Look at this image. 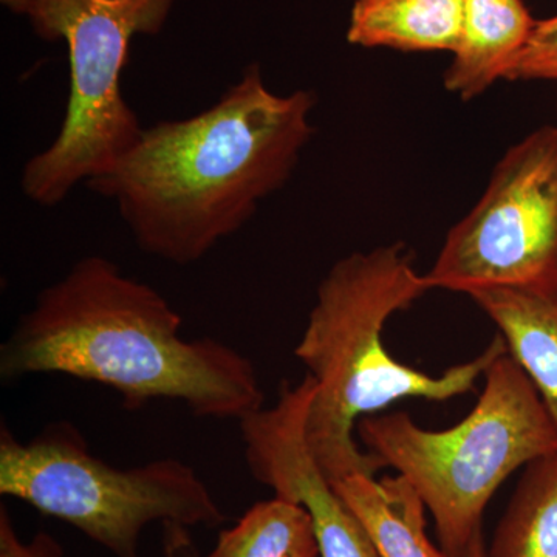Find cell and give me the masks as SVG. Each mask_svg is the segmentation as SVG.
Returning a JSON list of instances; mask_svg holds the SVG:
<instances>
[{
  "label": "cell",
  "mask_w": 557,
  "mask_h": 557,
  "mask_svg": "<svg viewBox=\"0 0 557 557\" xmlns=\"http://www.w3.org/2000/svg\"><path fill=\"white\" fill-rule=\"evenodd\" d=\"M486 557H557V449L527 465Z\"/></svg>",
  "instance_id": "obj_13"
},
{
  "label": "cell",
  "mask_w": 557,
  "mask_h": 557,
  "mask_svg": "<svg viewBox=\"0 0 557 557\" xmlns=\"http://www.w3.org/2000/svg\"><path fill=\"white\" fill-rule=\"evenodd\" d=\"M0 494L75 527L115 557H139L150 523L215 528L225 520L194 468L177 458L110 467L70 423L49 424L28 443L0 429Z\"/></svg>",
  "instance_id": "obj_6"
},
{
  "label": "cell",
  "mask_w": 557,
  "mask_h": 557,
  "mask_svg": "<svg viewBox=\"0 0 557 557\" xmlns=\"http://www.w3.org/2000/svg\"><path fill=\"white\" fill-rule=\"evenodd\" d=\"M62 547L47 531L32 539L20 536L9 509L0 508V557H62Z\"/></svg>",
  "instance_id": "obj_16"
},
{
  "label": "cell",
  "mask_w": 557,
  "mask_h": 557,
  "mask_svg": "<svg viewBox=\"0 0 557 557\" xmlns=\"http://www.w3.org/2000/svg\"><path fill=\"white\" fill-rule=\"evenodd\" d=\"M182 325L159 289L87 256L22 314L0 348V375L90 381L119 392L129 410L172 399L196 417L240 421L262 409L251 359L218 339H185Z\"/></svg>",
  "instance_id": "obj_2"
},
{
  "label": "cell",
  "mask_w": 557,
  "mask_h": 557,
  "mask_svg": "<svg viewBox=\"0 0 557 557\" xmlns=\"http://www.w3.org/2000/svg\"><path fill=\"white\" fill-rule=\"evenodd\" d=\"M44 40L67 44L70 91L60 134L25 163L22 194L39 207L62 203L108 172L145 127L124 100L121 75L135 36L159 35L175 0H0Z\"/></svg>",
  "instance_id": "obj_5"
},
{
  "label": "cell",
  "mask_w": 557,
  "mask_h": 557,
  "mask_svg": "<svg viewBox=\"0 0 557 557\" xmlns=\"http://www.w3.org/2000/svg\"><path fill=\"white\" fill-rule=\"evenodd\" d=\"M424 277L431 289L468 296L557 284V124L508 149Z\"/></svg>",
  "instance_id": "obj_7"
},
{
  "label": "cell",
  "mask_w": 557,
  "mask_h": 557,
  "mask_svg": "<svg viewBox=\"0 0 557 557\" xmlns=\"http://www.w3.org/2000/svg\"><path fill=\"white\" fill-rule=\"evenodd\" d=\"M463 14L465 0H355L347 40L364 49L454 53Z\"/></svg>",
  "instance_id": "obj_12"
},
{
  "label": "cell",
  "mask_w": 557,
  "mask_h": 557,
  "mask_svg": "<svg viewBox=\"0 0 557 557\" xmlns=\"http://www.w3.org/2000/svg\"><path fill=\"white\" fill-rule=\"evenodd\" d=\"M536 21L525 0H465L463 27L445 87L472 100L507 79Z\"/></svg>",
  "instance_id": "obj_9"
},
{
  "label": "cell",
  "mask_w": 557,
  "mask_h": 557,
  "mask_svg": "<svg viewBox=\"0 0 557 557\" xmlns=\"http://www.w3.org/2000/svg\"><path fill=\"white\" fill-rule=\"evenodd\" d=\"M207 557H319L313 520L302 505L274 496L222 531Z\"/></svg>",
  "instance_id": "obj_14"
},
{
  "label": "cell",
  "mask_w": 557,
  "mask_h": 557,
  "mask_svg": "<svg viewBox=\"0 0 557 557\" xmlns=\"http://www.w3.org/2000/svg\"><path fill=\"white\" fill-rule=\"evenodd\" d=\"M366 528L380 557H450L426 533V505L401 475L351 474L332 482Z\"/></svg>",
  "instance_id": "obj_11"
},
{
  "label": "cell",
  "mask_w": 557,
  "mask_h": 557,
  "mask_svg": "<svg viewBox=\"0 0 557 557\" xmlns=\"http://www.w3.org/2000/svg\"><path fill=\"white\" fill-rule=\"evenodd\" d=\"M463 557H486V544L482 530H480L479 533L472 537V541L469 542L467 552H465Z\"/></svg>",
  "instance_id": "obj_17"
},
{
  "label": "cell",
  "mask_w": 557,
  "mask_h": 557,
  "mask_svg": "<svg viewBox=\"0 0 557 557\" xmlns=\"http://www.w3.org/2000/svg\"><path fill=\"white\" fill-rule=\"evenodd\" d=\"M314 383L284 381L276 403L239 421L252 478L274 496L302 505L313 520L319 557H380L368 531L336 493L311 456L306 438L307 409Z\"/></svg>",
  "instance_id": "obj_8"
},
{
  "label": "cell",
  "mask_w": 557,
  "mask_h": 557,
  "mask_svg": "<svg viewBox=\"0 0 557 557\" xmlns=\"http://www.w3.org/2000/svg\"><path fill=\"white\" fill-rule=\"evenodd\" d=\"M314 104L309 90L274 94L249 64L211 108L145 127L86 186L115 205L141 251L190 265L288 182L313 137Z\"/></svg>",
  "instance_id": "obj_1"
},
{
  "label": "cell",
  "mask_w": 557,
  "mask_h": 557,
  "mask_svg": "<svg viewBox=\"0 0 557 557\" xmlns=\"http://www.w3.org/2000/svg\"><path fill=\"white\" fill-rule=\"evenodd\" d=\"M469 298L497 325L557 428V284L479 289Z\"/></svg>",
  "instance_id": "obj_10"
},
{
  "label": "cell",
  "mask_w": 557,
  "mask_h": 557,
  "mask_svg": "<svg viewBox=\"0 0 557 557\" xmlns=\"http://www.w3.org/2000/svg\"><path fill=\"white\" fill-rule=\"evenodd\" d=\"M429 289L401 242L351 252L319 284L295 357L314 383L306 417L307 445L330 482L384 469L355 442L361 418L399 399L446 401L468 394L507 354V344L497 335L479 357L442 375H429L392 357L383 343L388 319L408 310Z\"/></svg>",
  "instance_id": "obj_3"
},
{
  "label": "cell",
  "mask_w": 557,
  "mask_h": 557,
  "mask_svg": "<svg viewBox=\"0 0 557 557\" xmlns=\"http://www.w3.org/2000/svg\"><path fill=\"white\" fill-rule=\"evenodd\" d=\"M483 379L478 405L456 426L431 431L406 412L369 416L357 424L368 453L423 498L450 557H463L502 483L557 449L555 421L508 351Z\"/></svg>",
  "instance_id": "obj_4"
},
{
  "label": "cell",
  "mask_w": 557,
  "mask_h": 557,
  "mask_svg": "<svg viewBox=\"0 0 557 557\" xmlns=\"http://www.w3.org/2000/svg\"><path fill=\"white\" fill-rule=\"evenodd\" d=\"M507 79L557 83V14L548 20L536 21Z\"/></svg>",
  "instance_id": "obj_15"
}]
</instances>
